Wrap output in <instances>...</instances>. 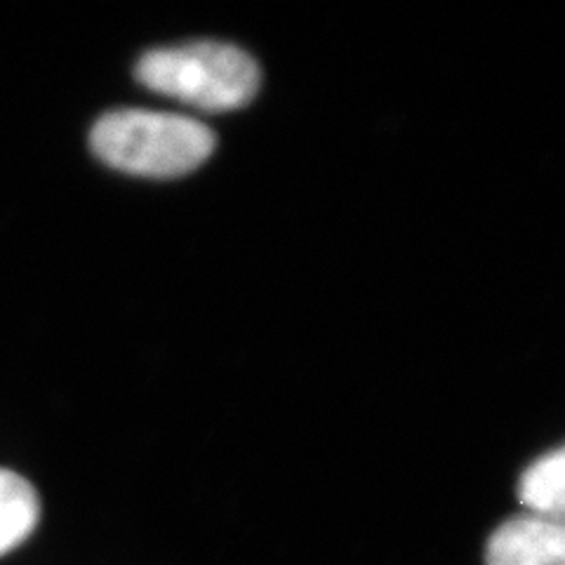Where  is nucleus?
<instances>
[{"label": "nucleus", "mask_w": 565, "mask_h": 565, "mask_svg": "<svg viewBox=\"0 0 565 565\" xmlns=\"http://www.w3.org/2000/svg\"><path fill=\"white\" fill-rule=\"evenodd\" d=\"M486 565H565V530L556 519L516 516L494 530Z\"/></svg>", "instance_id": "7ed1b4c3"}, {"label": "nucleus", "mask_w": 565, "mask_h": 565, "mask_svg": "<svg viewBox=\"0 0 565 565\" xmlns=\"http://www.w3.org/2000/svg\"><path fill=\"white\" fill-rule=\"evenodd\" d=\"M41 519V502L20 473L0 469V556L20 546Z\"/></svg>", "instance_id": "20e7f679"}, {"label": "nucleus", "mask_w": 565, "mask_h": 565, "mask_svg": "<svg viewBox=\"0 0 565 565\" xmlns=\"http://www.w3.org/2000/svg\"><path fill=\"white\" fill-rule=\"evenodd\" d=\"M135 74L149 90L203 111L241 109L259 90L257 62L236 45L212 41L151 50Z\"/></svg>", "instance_id": "f03ea898"}, {"label": "nucleus", "mask_w": 565, "mask_h": 565, "mask_svg": "<svg viewBox=\"0 0 565 565\" xmlns=\"http://www.w3.org/2000/svg\"><path fill=\"white\" fill-rule=\"evenodd\" d=\"M93 153L114 170L170 180L203 166L215 135L201 120L147 109L104 114L90 135Z\"/></svg>", "instance_id": "f257e3e1"}, {"label": "nucleus", "mask_w": 565, "mask_h": 565, "mask_svg": "<svg viewBox=\"0 0 565 565\" xmlns=\"http://www.w3.org/2000/svg\"><path fill=\"white\" fill-rule=\"evenodd\" d=\"M519 500L535 516L561 521L565 507V450L556 448L530 465L519 483Z\"/></svg>", "instance_id": "39448f33"}]
</instances>
